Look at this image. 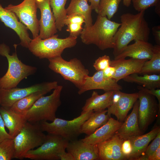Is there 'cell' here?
<instances>
[{"label":"cell","mask_w":160,"mask_h":160,"mask_svg":"<svg viewBox=\"0 0 160 160\" xmlns=\"http://www.w3.org/2000/svg\"><path fill=\"white\" fill-rule=\"evenodd\" d=\"M145 11L136 14L125 13L121 16V25L113 39V54L114 57L132 41H148L150 29L144 17Z\"/></svg>","instance_id":"cell-1"},{"label":"cell","mask_w":160,"mask_h":160,"mask_svg":"<svg viewBox=\"0 0 160 160\" xmlns=\"http://www.w3.org/2000/svg\"><path fill=\"white\" fill-rule=\"evenodd\" d=\"M121 23L112 21L106 16L98 15L95 23L84 28L80 38L85 44L96 45L101 50L114 47V36Z\"/></svg>","instance_id":"cell-2"},{"label":"cell","mask_w":160,"mask_h":160,"mask_svg":"<svg viewBox=\"0 0 160 160\" xmlns=\"http://www.w3.org/2000/svg\"><path fill=\"white\" fill-rule=\"evenodd\" d=\"M17 46L15 45V51L11 55L9 47L4 43L0 44V55L6 57L8 64L7 72L0 78V88L9 89L17 87L22 80L37 71L36 67L26 65L19 59L17 54Z\"/></svg>","instance_id":"cell-3"},{"label":"cell","mask_w":160,"mask_h":160,"mask_svg":"<svg viewBox=\"0 0 160 160\" xmlns=\"http://www.w3.org/2000/svg\"><path fill=\"white\" fill-rule=\"evenodd\" d=\"M38 36L31 39L28 48L34 55L40 59H49L61 56L65 49L74 47L77 43V38L70 35L62 39L55 34L44 39H41Z\"/></svg>","instance_id":"cell-4"},{"label":"cell","mask_w":160,"mask_h":160,"mask_svg":"<svg viewBox=\"0 0 160 160\" xmlns=\"http://www.w3.org/2000/svg\"><path fill=\"white\" fill-rule=\"evenodd\" d=\"M63 88L62 86L58 85L50 95L39 98L27 113L25 116L27 121L33 123L53 121L61 104L60 96Z\"/></svg>","instance_id":"cell-5"},{"label":"cell","mask_w":160,"mask_h":160,"mask_svg":"<svg viewBox=\"0 0 160 160\" xmlns=\"http://www.w3.org/2000/svg\"><path fill=\"white\" fill-rule=\"evenodd\" d=\"M46 137L41 130L39 123L27 121L19 133L13 138V158L23 159L29 151L41 145Z\"/></svg>","instance_id":"cell-6"},{"label":"cell","mask_w":160,"mask_h":160,"mask_svg":"<svg viewBox=\"0 0 160 160\" xmlns=\"http://www.w3.org/2000/svg\"><path fill=\"white\" fill-rule=\"evenodd\" d=\"M92 110L81 113L71 120L56 118L51 123L47 121L39 122L41 129L48 134L60 136L68 141L76 139L81 133V126L94 112Z\"/></svg>","instance_id":"cell-7"},{"label":"cell","mask_w":160,"mask_h":160,"mask_svg":"<svg viewBox=\"0 0 160 160\" xmlns=\"http://www.w3.org/2000/svg\"><path fill=\"white\" fill-rule=\"evenodd\" d=\"M49 68L58 73L65 79L71 82L79 89L83 85L89 72L78 59L74 58L69 61L60 56L48 59Z\"/></svg>","instance_id":"cell-8"},{"label":"cell","mask_w":160,"mask_h":160,"mask_svg":"<svg viewBox=\"0 0 160 160\" xmlns=\"http://www.w3.org/2000/svg\"><path fill=\"white\" fill-rule=\"evenodd\" d=\"M69 141L57 135L48 134L44 143L36 149L28 151L24 158L33 160H60Z\"/></svg>","instance_id":"cell-9"},{"label":"cell","mask_w":160,"mask_h":160,"mask_svg":"<svg viewBox=\"0 0 160 160\" xmlns=\"http://www.w3.org/2000/svg\"><path fill=\"white\" fill-rule=\"evenodd\" d=\"M58 85L57 82L55 81L37 84L23 88H0V105L10 108L15 102L20 99L38 92H45L47 93Z\"/></svg>","instance_id":"cell-10"},{"label":"cell","mask_w":160,"mask_h":160,"mask_svg":"<svg viewBox=\"0 0 160 160\" xmlns=\"http://www.w3.org/2000/svg\"><path fill=\"white\" fill-rule=\"evenodd\" d=\"M139 105L138 119L140 128L143 134L160 113V106L155 97L137 88Z\"/></svg>","instance_id":"cell-11"},{"label":"cell","mask_w":160,"mask_h":160,"mask_svg":"<svg viewBox=\"0 0 160 160\" xmlns=\"http://www.w3.org/2000/svg\"><path fill=\"white\" fill-rule=\"evenodd\" d=\"M5 8L13 12L20 21L30 31L33 39L39 35V25L36 0H24L17 5L10 4Z\"/></svg>","instance_id":"cell-12"},{"label":"cell","mask_w":160,"mask_h":160,"mask_svg":"<svg viewBox=\"0 0 160 160\" xmlns=\"http://www.w3.org/2000/svg\"><path fill=\"white\" fill-rule=\"evenodd\" d=\"M138 99V93L129 94L114 90L112 103L107 108V114L110 117L114 115L117 120L123 122Z\"/></svg>","instance_id":"cell-13"},{"label":"cell","mask_w":160,"mask_h":160,"mask_svg":"<svg viewBox=\"0 0 160 160\" xmlns=\"http://www.w3.org/2000/svg\"><path fill=\"white\" fill-rule=\"evenodd\" d=\"M38 8L40 11L39 20V36L44 39L50 37L57 33L55 20L50 4V0H36Z\"/></svg>","instance_id":"cell-14"},{"label":"cell","mask_w":160,"mask_h":160,"mask_svg":"<svg viewBox=\"0 0 160 160\" xmlns=\"http://www.w3.org/2000/svg\"><path fill=\"white\" fill-rule=\"evenodd\" d=\"M121 86L113 79L105 77L103 71H97L92 76H88L82 87L79 89L78 93L81 95L87 91L93 89H101L105 92L120 90Z\"/></svg>","instance_id":"cell-15"},{"label":"cell","mask_w":160,"mask_h":160,"mask_svg":"<svg viewBox=\"0 0 160 160\" xmlns=\"http://www.w3.org/2000/svg\"><path fill=\"white\" fill-rule=\"evenodd\" d=\"M0 20L7 27L14 30L19 36L20 44L28 48L31 40L26 27L18 20V18L12 12L3 8L0 3Z\"/></svg>","instance_id":"cell-16"},{"label":"cell","mask_w":160,"mask_h":160,"mask_svg":"<svg viewBox=\"0 0 160 160\" xmlns=\"http://www.w3.org/2000/svg\"><path fill=\"white\" fill-rule=\"evenodd\" d=\"M123 141L115 134L108 140L96 144L99 160H127L121 151Z\"/></svg>","instance_id":"cell-17"},{"label":"cell","mask_w":160,"mask_h":160,"mask_svg":"<svg viewBox=\"0 0 160 160\" xmlns=\"http://www.w3.org/2000/svg\"><path fill=\"white\" fill-rule=\"evenodd\" d=\"M139 100L138 99L135 103L131 113L126 117L115 134L124 140L143 134L139 126L138 119V108Z\"/></svg>","instance_id":"cell-18"},{"label":"cell","mask_w":160,"mask_h":160,"mask_svg":"<svg viewBox=\"0 0 160 160\" xmlns=\"http://www.w3.org/2000/svg\"><path fill=\"white\" fill-rule=\"evenodd\" d=\"M147 60H139L131 58L119 59L111 60L110 66L116 69L113 79L117 82L130 74H138Z\"/></svg>","instance_id":"cell-19"},{"label":"cell","mask_w":160,"mask_h":160,"mask_svg":"<svg viewBox=\"0 0 160 160\" xmlns=\"http://www.w3.org/2000/svg\"><path fill=\"white\" fill-rule=\"evenodd\" d=\"M66 149L72 154L74 160H99L96 144L86 143L82 139L69 141Z\"/></svg>","instance_id":"cell-20"},{"label":"cell","mask_w":160,"mask_h":160,"mask_svg":"<svg viewBox=\"0 0 160 160\" xmlns=\"http://www.w3.org/2000/svg\"><path fill=\"white\" fill-rule=\"evenodd\" d=\"M154 46L148 41L137 40L133 44L128 45L114 60L127 57L139 59L149 60L152 56Z\"/></svg>","instance_id":"cell-21"},{"label":"cell","mask_w":160,"mask_h":160,"mask_svg":"<svg viewBox=\"0 0 160 160\" xmlns=\"http://www.w3.org/2000/svg\"><path fill=\"white\" fill-rule=\"evenodd\" d=\"M123 122L110 117L107 122L93 133L81 139L85 143L95 145L105 141L112 137Z\"/></svg>","instance_id":"cell-22"},{"label":"cell","mask_w":160,"mask_h":160,"mask_svg":"<svg viewBox=\"0 0 160 160\" xmlns=\"http://www.w3.org/2000/svg\"><path fill=\"white\" fill-rule=\"evenodd\" d=\"M114 93V90H112L99 95L96 91H93L91 97L86 100L81 113L91 110L101 111L108 108L112 103Z\"/></svg>","instance_id":"cell-23"},{"label":"cell","mask_w":160,"mask_h":160,"mask_svg":"<svg viewBox=\"0 0 160 160\" xmlns=\"http://www.w3.org/2000/svg\"><path fill=\"white\" fill-rule=\"evenodd\" d=\"M0 113L9 134L14 138L27 122L25 116L17 114L10 108L2 106L0 107Z\"/></svg>","instance_id":"cell-24"},{"label":"cell","mask_w":160,"mask_h":160,"mask_svg":"<svg viewBox=\"0 0 160 160\" xmlns=\"http://www.w3.org/2000/svg\"><path fill=\"white\" fill-rule=\"evenodd\" d=\"M160 132L159 126L155 127L148 133L135 137L129 139L132 151L128 160H131L143 155L149 144Z\"/></svg>","instance_id":"cell-25"},{"label":"cell","mask_w":160,"mask_h":160,"mask_svg":"<svg viewBox=\"0 0 160 160\" xmlns=\"http://www.w3.org/2000/svg\"><path fill=\"white\" fill-rule=\"evenodd\" d=\"M88 0H71L66 11L67 15L76 14L83 16L85 20L84 28L92 26L93 20L91 13L92 8L88 3Z\"/></svg>","instance_id":"cell-26"},{"label":"cell","mask_w":160,"mask_h":160,"mask_svg":"<svg viewBox=\"0 0 160 160\" xmlns=\"http://www.w3.org/2000/svg\"><path fill=\"white\" fill-rule=\"evenodd\" d=\"M107 112V110L94 112L82 124L81 129V133L89 135L105 124L111 117L106 114Z\"/></svg>","instance_id":"cell-27"},{"label":"cell","mask_w":160,"mask_h":160,"mask_svg":"<svg viewBox=\"0 0 160 160\" xmlns=\"http://www.w3.org/2000/svg\"><path fill=\"white\" fill-rule=\"evenodd\" d=\"M125 81L142 85L143 87L151 89L160 88V74H145L139 76L135 73L128 75L123 79Z\"/></svg>","instance_id":"cell-28"},{"label":"cell","mask_w":160,"mask_h":160,"mask_svg":"<svg viewBox=\"0 0 160 160\" xmlns=\"http://www.w3.org/2000/svg\"><path fill=\"white\" fill-rule=\"evenodd\" d=\"M47 93L39 91L30 95L15 102L10 108L15 113L25 116L27 113L35 102L40 97Z\"/></svg>","instance_id":"cell-29"},{"label":"cell","mask_w":160,"mask_h":160,"mask_svg":"<svg viewBox=\"0 0 160 160\" xmlns=\"http://www.w3.org/2000/svg\"><path fill=\"white\" fill-rule=\"evenodd\" d=\"M68 0H50V4L55 20L57 30L61 31L65 25L67 15L65 6Z\"/></svg>","instance_id":"cell-30"},{"label":"cell","mask_w":160,"mask_h":160,"mask_svg":"<svg viewBox=\"0 0 160 160\" xmlns=\"http://www.w3.org/2000/svg\"><path fill=\"white\" fill-rule=\"evenodd\" d=\"M146 60L143 64L138 74H156L160 73V45L154 46L152 56L151 58Z\"/></svg>","instance_id":"cell-31"},{"label":"cell","mask_w":160,"mask_h":160,"mask_svg":"<svg viewBox=\"0 0 160 160\" xmlns=\"http://www.w3.org/2000/svg\"><path fill=\"white\" fill-rule=\"evenodd\" d=\"M65 25L67 26V31L70 36L77 38L80 35L83 28L82 25L85 23L84 17L79 15H67L65 20Z\"/></svg>","instance_id":"cell-32"},{"label":"cell","mask_w":160,"mask_h":160,"mask_svg":"<svg viewBox=\"0 0 160 160\" xmlns=\"http://www.w3.org/2000/svg\"><path fill=\"white\" fill-rule=\"evenodd\" d=\"M121 0H100L98 15L106 16L111 20L118 11Z\"/></svg>","instance_id":"cell-33"},{"label":"cell","mask_w":160,"mask_h":160,"mask_svg":"<svg viewBox=\"0 0 160 160\" xmlns=\"http://www.w3.org/2000/svg\"><path fill=\"white\" fill-rule=\"evenodd\" d=\"M14 153L13 139H6L0 143V160H11Z\"/></svg>","instance_id":"cell-34"},{"label":"cell","mask_w":160,"mask_h":160,"mask_svg":"<svg viewBox=\"0 0 160 160\" xmlns=\"http://www.w3.org/2000/svg\"><path fill=\"white\" fill-rule=\"evenodd\" d=\"M159 1L160 0H132L135 9L138 12L155 6Z\"/></svg>","instance_id":"cell-35"},{"label":"cell","mask_w":160,"mask_h":160,"mask_svg":"<svg viewBox=\"0 0 160 160\" xmlns=\"http://www.w3.org/2000/svg\"><path fill=\"white\" fill-rule=\"evenodd\" d=\"M111 61L110 57L105 55L97 59L93 64V66L97 71H103L110 66Z\"/></svg>","instance_id":"cell-36"},{"label":"cell","mask_w":160,"mask_h":160,"mask_svg":"<svg viewBox=\"0 0 160 160\" xmlns=\"http://www.w3.org/2000/svg\"><path fill=\"white\" fill-rule=\"evenodd\" d=\"M151 143L147 146L143 154L148 158L150 156L160 145V132L153 140Z\"/></svg>","instance_id":"cell-37"},{"label":"cell","mask_w":160,"mask_h":160,"mask_svg":"<svg viewBox=\"0 0 160 160\" xmlns=\"http://www.w3.org/2000/svg\"><path fill=\"white\" fill-rule=\"evenodd\" d=\"M4 121L0 113V143L6 139H13L6 131Z\"/></svg>","instance_id":"cell-38"},{"label":"cell","mask_w":160,"mask_h":160,"mask_svg":"<svg viewBox=\"0 0 160 160\" xmlns=\"http://www.w3.org/2000/svg\"><path fill=\"white\" fill-rule=\"evenodd\" d=\"M122 152L124 156L128 159L132 151V147L129 140H124L121 146Z\"/></svg>","instance_id":"cell-39"},{"label":"cell","mask_w":160,"mask_h":160,"mask_svg":"<svg viewBox=\"0 0 160 160\" xmlns=\"http://www.w3.org/2000/svg\"><path fill=\"white\" fill-rule=\"evenodd\" d=\"M137 87L155 97L158 99V104L160 106V89L159 88L148 89L141 86H138Z\"/></svg>","instance_id":"cell-40"},{"label":"cell","mask_w":160,"mask_h":160,"mask_svg":"<svg viewBox=\"0 0 160 160\" xmlns=\"http://www.w3.org/2000/svg\"><path fill=\"white\" fill-rule=\"evenodd\" d=\"M152 30L156 45H160V25L153 27Z\"/></svg>","instance_id":"cell-41"},{"label":"cell","mask_w":160,"mask_h":160,"mask_svg":"<svg viewBox=\"0 0 160 160\" xmlns=\"http://www.w3.org/2000/svg\"><path fill=\"white\" fill-rule=\"evenodd\" d=\"M104 76L106 78L109 79H113L116 71V69L114 67L110 66L103 71Z\"/></svg>","instance_id":"cell-42"},{"label":"cell","mask_w":160,"mask_h":160,"mask_svg":"<svg viewBox=\"0 0 160 160\" xmlns=\"http://www.w3.org/2000/svg\"><path fill=\"white\" fill-rule=\"evenodd\" d=\"M60 160H74L72 154L68 152L65 151L59 155Z\"/></svg>","instance_id":"cell-43"},{"label":"cell","mask_w":160,"mask_h":160,"mask_svg":"<svg viewBox=\"0 0 160 160\" xmlns=\"http://www.w3.org/2000/svg\"><path fill=\"white\" fill-rule=\"evenodd\" d=\"M160 160V145L154 153L148 157V160Z\"/></svg>","instance_id":"cell-44"},{"label":"cell","mask_w":160,"mask_h":160,"mask_svg":"<svg viewBox=\"0 0 160 160\" xmlns=\"http://www.w3.org/2000/svg\"><path fill=\"white\" fill-rule=\"evenodd\" d=\"M90 3V5L92 9L95 10V11L98 13L99 5L100 0H88Z\"/></svg>","instance_id":"cell-45"},{"label":"cell","mask_w":160,"mask_h":160,"mask_svg":"<svg viewBox=\"0 0 160 160\" xmlns=\"http://www.w3.org/2000/svg\"><path fill=\"white\" fill-rule=\"evenodd\" d=\"M155 6H156L155 11L156 13H157L160 16V1H159Z\"/></svg>","instance_id":"cell-46"},{"label":"cell","mask_w":160,"mask_h":160,"mask_svg":"<svg viewBox=\"0 0 160 160\" xmlns=\"http://www.w3.org/2000/svg\"><path fill=\"white\" fill-rule=\"evenodd\" d=\"M124 5L126 7H129L131 4L132 0H122Z\"/></svg>","instance_id":"cell-47"}]
</instances>
